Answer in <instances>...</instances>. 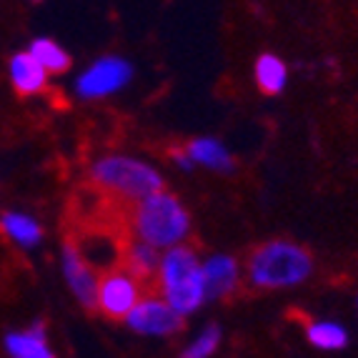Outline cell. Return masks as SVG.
<instances>
[{
  "label": "cell",
  "mask_w": 358,
  "mask_h": 358,
  "mask_svg": "<svg viewBox=\"0 0 358 358\" xmlns=\"http://www.w3.org/2000/svg\"><path fill=\"white\" fill-rule=\"evenodd\" d=\"M128 231L150 248H176L191 233V215L178 198L168 191L145 198L128 208Z\"/></svg>",
  "instance_id": "cell-1"
},
{
  "label": "cell",
  "mask_w": 358,
  "mask_h": 358,
  "mask_svg": "<svg viewBox=\"0 0 358 358\" xmlns=\"http://www.w3.org/2000/svg\"><path fill=\"white\" fill-rule=\"evenodd\" d=\"M206 299H223L238 286V263L231 256H210L203 263Z\"/></svg>",
  "instance_id": "cell-10"
},
{
  "label": "cell",
  "mask_w": 358,
  "mask_h": 358,
  "mask_svg": "<svg viewBox=\"0 0 358 358\" xmlns=\"http://www.w3.org/2000/svg\"><path fill=\"white\" fill-rule=\"evenodd\" d=\"M218 343H221V329L218 326H208L191 346L185 348L180 358H210L215 348H218Z\"/></svg>",
  "instance_id": "cell-18"
},
{
  "label": "cell",
  "mask_w": 358,
  "mask_h": 358,
  "mask_svg": "<svg viewBox=\"0 0 358 358\" xmlns=\"http://www.w3.org/2000/svg\"><path fill=\"white\" fill-rule=\"evenodd\" d=\"M63 273H66V281L71 286V291L76 293V299L85 308H98V288H101L98 273L85 261L80 248L76 243H71V241L63 245Z\"/></svg>",
  "instance_id": "cell-8"
},
{
  "label": "cell",
  "mask_w": 358,
  "mask_h": 358,
  "mask_svg": "<svg viewBox=\"0 0 358 358\" xmlns=\"http://www.w3.org/2000/svg\"><path fill=\"white\" fill-rule=\"evenodd\" d=\"M6 348L10 358H55L45 338V326L36 323L28 331H13L6 336Z\"/></svg>",
  "instance_id": "cell-11"
},
{
  "label": "cell",
  "mask_w": 358,
  "mask_h": 358,
  "mask_svg": "<svg viewBox=\"0 0 358 358\" xmlns=\"http://www.w3.org/2000/svg\"><path fill=\"white\" fill-rule=\"evenodd\" d=\"M28 53L41 63V68L45 73H66L68 68H71V55L60 48L58 43L50 41V38H38V41H33Z\"/></svg>",
  "instance_id": "cell-16"
},
{
  "label": "cell",
  "mask_w": 358,
  "mask_h": 358,
  "mask_svg": "<svg viewBox=\"0 0 358 358\" xmlns=\"http://www.w3.org/2000/svg\"><path fill=\"white\" fill-rule=\"evenodd\" d=\"M308 341L323 351H336V348H343L348 343V334L338 323L316 321L308 326Z\"/></svg>",
  "instance_id": "cell-17"
},
{
  "label": "cell",
  "mask_w": 358,
  "mask_h": 358,
  "mask_svg": "<svg viewBox=\"0 0 358 358\" xmlns=\"http://www.w3.org/2000/svg\"><path fill=\"white\" fill-rule=\"evenodd\" d=\"M286 80H288V71H286V66H283L281 58H275V55H271V53L258 58L256 83L263 93H268V96L281 93V90L286 88Z\"/></svg>",
  "instance_id": "cell-14"
},
{
  "label": "cell",
  "mask_w": 358,
  "mask_h": 358,
  "mask_svg": "<svg viewBox=\"0 0 358 358\" xmlns=\"http://www.w3.org/2000/svg\"><path fill=\"white\" fill-rule=\"evenodd\" d=\"M126 321L133 331L143 336H171L183 329V316H178L166 301L155 299V296L141 301Z\"/></svg>",
  "instance_id": "cell-7"
},
{
  "label": "cell",
  "mask_w": 358,
  "mask_h": 358,
  "mask_svg": "<svg viewBox=\"0 0 358 358\" xmlns=\"http://www.w3.org/2000/svg\"><path fill=\"white\" fill-rule=\"evenodd\" d=\"M313 271L308 251L288 241H271L251 253L248 278L258 288H291L303 283Z\"/></svg>",
  "instance_id": "cell-4"
},
{
  "label": "cell",
  "mask_w": 358,
  "mask_h": 358,
  "mask_svg": "<svg viewBox=\"0 0 358 358\" xmlns=\"http://www.w3.org/2000/svg\"><path fill=\"white\" fill-rule=\"evenodd\" d=\"M158 291L178 316H191L193 310L203 306V301H208L203 283V263L198 261L191 245H176L161 258Z\"/></svg>",
  "instance_id": "cell-3"
},
{
  "label": "cell",
  "mask_w": 358,
  "mask_h": 358,
  "mask_svg": "<svg viewBox=\"0 0 358 358\" xmlns=\"http://www.w3.org/2000/svg\"><path fill=\"white\" fill-rule=\"evenodd\" d=\"M143 301V283L128 273L123 266L108 271L98 288V308L110 318H128L131 310Z\"/></svg>",
  "instance_id": "cell-5"
},
{
  "label": "cell",
  "mask_w": 358,
  "mask_h": 358,
  "mask_svg": "<svg viewBox=\"0 0 358 358\" xmlns=\"http://www.w3.org/2000/svg\"><path fill=\"white\" fill-rule=\"evenodd\" d=\"M120 266H123L128 273L136 275L141 283H148L150 288L155 286V291H158V268H161V258H158V251H155V248L141 243V241H128L126 248H123Z\"/></svg>",
  "instance_id": "cell-9"
},
{
  "label": "cell",
  "mask_w": 358,
  "mask_h": 358,
  "mask_svg": "<svg viewBox=\"0 0 358 358\" xmlns=\"http://www.w3.org/2000/svg\"><path fill=\"white\" fill-rule=\"evenodd\" d=\"M131 76L133 66L128 60L118 58V55H108L78 78L76 90L80 98H103L123 88L131 80Z\"/></svg>",
  "instance_id": "cell-6"
},
{
  "label": "cell",
  "mask_w": 358,
  "mask_h": 358,
  "mask_svg": "<svg viewBox=\"0 0 358 358\" xmlns=\"http://www.w3.org/2000/svg\"><path fill=\"white\" fill-rule=\"evenodd\" d=\"M10 80L20 96H33V93H41L45 88L48 73L43 71L41 63L25 50V53H15L10 58Z\"/></svg>",
  "instance_id": "cell-12"
},
{
  "label": "cell",
  "mask_w": 358,
  "mask_h": 358,
  "mask_svg": "<svg viewBox=\"0 0 358 358\" xmlns=\"http://www.w3.org/2000/svg\"><path fill=\"white\" fill-rule=\"evenodd\" d=\"M173 158H176V163L183 168V171H191V168H193V161L188 158V153H185V150H173Z\"/></svg>",
  "instance_id": "cell-19"
},
{
  "label": "cell",
  "mask_w": 358,
  "mask_h": 358,
  "mask_svg": "<svg viewBox=\"0 0 358 358\" xmlns=\"http://www.w3.org/2000/svg\"><path fill=\"white\" fill-rule=\"evenodd\" d=\"M90 180L98 188V193L126 208L163 191V178L155 168L136 158H126V155H108L93 163Z\"/></svg>",
  "instance_id": "cell-2"
},
{
  "label": "cell",
  "mask_w": 358,
  "mask_h": 358,
  "mask_svg": "<svg viewBox=\"0 0 358 358\" xmlns=\"http://www.w3.org/2000/svg\"><path fill=\"white\" fill-rule=\"evenodd\" d=\"M185 153H188V158L193 163H201L206 168H213V171H221V173L233 171L231 153L226 150V145L213 141V138H196V141L188 143Z\"/></svg>",
  "instance_id": "cell-13"
},
{
  "label": "cell",
  "mask_w": 358,
  "mask_h": 358,
  "mask_svg": "<svg viewBox=\"0 0 358 358\" xmlns=\"http://www.w3.org/2000/svg\"><path fill=\"white\" fill-rule=\"evenodd\" d=\"M0 231L18 245H25V248H30V245H36L41 241V226L25 213H3Z\"/></svg>",
  "instance_id": "cell-15"
}]
</instances>
